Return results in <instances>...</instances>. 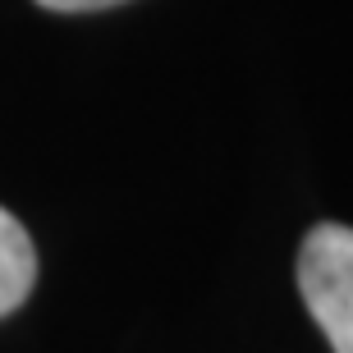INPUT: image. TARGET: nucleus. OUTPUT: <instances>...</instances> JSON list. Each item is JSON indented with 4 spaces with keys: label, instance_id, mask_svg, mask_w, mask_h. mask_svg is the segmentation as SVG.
I'll return each instance as SVG.
<instances>
[{
    "label": "nucleus",
    "instance_id": "1",
    "mask_svg": "<svg viewBox=\"0 0 353 353\" xmlns=\"http://www.w3.org/2000/svg\"><path fill=\"white\" fill-rule=\"evenodd\" d=\"M299 294L335 353H353V230L316 225L299 248Z\"/></svg>",
    "mask_w": 353,
    "mask_h": 353
},
{
    "label": "nucleus",
    "instance_id": "2",
    "mask_svg": "<svg viewBox=\"0 0 353 353\" xmlns=\"http://www.w3.org/2000/svg\"><path fill=\"white\" fill-rule=\"evenodd\" d=\"M37 285V248L19 221L0 207V316L19 312Z\"/></svg>",
    "mask_w": 353,
    "mask_h": 353
},
{
    "label": "nucleus",
    "instance_id": "3",
    "mask_svg": "<svg viewBox=\"0 0 353 353\" xmlns=\"http://www.w3.org/2000/svg\"><path fill=\"white\" fill-rule=\"evenodd\" d=\"M41 10H55V14H92V10H115L124 0H37Z\"/></svg>",
    "mask_w": 353,
    "mask_h": 353
}]
</instances>
